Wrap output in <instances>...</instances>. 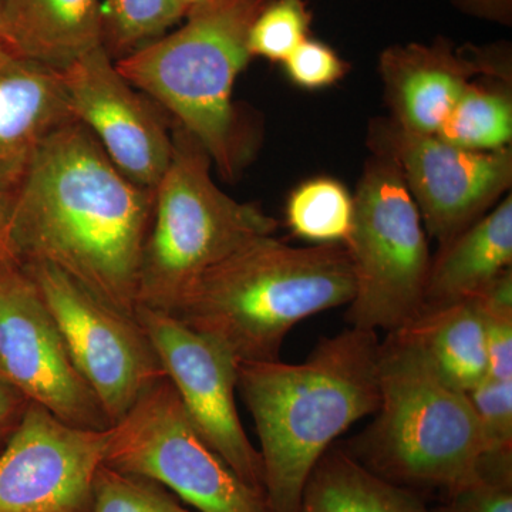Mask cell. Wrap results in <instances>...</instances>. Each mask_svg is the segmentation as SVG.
I'll return each mask as SVG.
<instances>
[{
  "label": "cell",
  "mask_w": 512,
  "mask_h": 512,
  "mask_svg": "<svg viewBox=\"0 0 512 512\" xmlns=\"http://www.w3.org/2000/svg\"><path fill=\"white\" fill-rule=\"evenodd\" d=\"M154 191L121 173L77 120L56 130L10 198L9 251L16 264L55 266L137 319L138 271Z\"/></svg>",
  "instance_id": "obj_1"
},
{
  "label": "cell",
  "mask_w": 512,
  "mask_h": 512,
  "mask_svg": "<svg viewBox=\"0 0 512 512\" xmlns=\"http://www.w3.org/2000/svg\"><path fill=\"white\" fill-rule=\"evenodd\" d=\"M380 342L350 328L320 340L299 365L238 363L237 390L261 443L272 512H299L306 483L333 441L379 407Z\"/></svg>",
  "instance_id": "obj_2"
},
{
  "label": "cell",
  "mask_w": 512,
  "mask_h": 512,
  "mask_svg": "<svg viewBox=\"0 0 512 512\" xmlns=\"http://www.w3.org/2000/svg\"><path fill=\"white\" fill-rule=\"evenodd\" d=\"M355 276L345 245L296 248L256 238L212 266L173 313L241 362L279 360L299 322L349 305Z\"/></svg>",
  "instance_id": "obj_3"
},
{
  "label": "cell",
  "mask_w": 512,
  "mask_h": 512,
  "mask_svg": "<svg viewBox=\"0 0 512 512\" xmlns=\"http://www.w3.org/2000/svg\"><path fill=\"white\" fill-rule=\"evenodd\" d=\"M269 0H202L180 29L114 60L128 83L171 114L228 180L242 161L235 82L247 66L248 39Z\"/></svg>",
  "instance_id": "obj_4"
},
{
  "label": "cell",
  "mask_w": 512,
  "mask_h": 512,
  "mask_svg": "<svg viewBox=\"0 0 512 512\" xmlns=\"http://www.w3.org/2000/svg\"><path fill=\"white\" fill-rule=\"evenodd\" d=\"M376 419L349 453L400 487L446 493L477 477L481 439L467 393L441 379L419 346L399 330L380 343Z\"/></svg>",
  "instance_id": "obj_5"
},
{
  "label": "cell",
  "mask_w": 512,
  "mask_h": 512,
  "mask_svg": "<svg viewBox=\"0 0 512 512\" xmlns=\"http://www.w3.org/2000/svg\"><path fill=\"white\" fill-rule=\"evenodd\" d=\"M173 158L154 190L153 217L140 271L138 309L173 313L212 266L278 222L256 205L229 197L211 177L201 144L175 124Z\"/></svg>",
  "instance_id": "obj_6"
},
{
  "label": "cell",
  "mask_w": 512,
  "mask_h": 512,
  "mask_svg": "<svg viewBox=\"0 0 512 512\" xmlns=\"http://www.w3.org/2000/svg\"><path fill=\"white\" fill-rule=\"evenodd\" d=\"M348 251L355 295L350 328L394 332L423 311L430 271L429 244L399 165L376 146L353 197Z\"/></svg>",
  "instance_id": "obj_7"
},
{
  "label": "cell",
  "mask_w": 512,
  "mask_h": 512,
  "mask_svg": "<svg viewBox=\"0 0 512 512\" xmlns=\"http://www.w3.org/2000/svg\"><path fill=\"white\" fill-rule=\"evenodd\" d=\"M104 466L164 485L198 512H272L202 437L167 376L110 427Z\"/></svg>",
  "instance_id": "obj_8"
},
{
  "label": "cell",
  "mask_w": 512,
  "mask_h": 512,
  "mask_svg": "<svg viewBox=\"0 0 512 512\" xmlns=\"http://www.w3.org/2000/svg\"><path fill=\"white\" fill-rule=\"evenodd\" d=\"M19 266L113 426L141 394L167 376L146 332L137 319L110 308L55 266L43 262Z\"/></svg>",
  "instance_id": "obj_9"
},
{
  "label": "cell",
  "mask_w": 512,
  "mask_h": 512,
  "mask_svg": "<svg viewBox=\"0 0 512 512\" xmlns=\"http://www.w3.org/2000/svg\"><path fill=\"white\" fill-rule=\"evenodd\" d=\"M0 373L63 423L109 430L103 407L74 365L62 333L20 266L0 268Z\"/></svg>",
  "instance_id": "obj_10"
},
{
  "label": "cell",
  "mask_w": 512,
  "mask_h": 512,
  "mask_svg": "<svg viewBox=\"0 0 512 512\" xmlns=\"http://www.w3.org/2000/svg\"><path fill=\"white\" fill-rule=\"evenodd\" d=\"M137 320L202 437L245 484L265 495L261 454L235 403L237 359L168 313L138 309Z\"/></svg>",
  "instance_id": "obj_11"
},
{
  "label": "cell",
  "mask_w": 512,
  "mask_h": 512,
  "mask_svg": "<svg viewBox=\"0 0 512 512\" xmlns=\"http://www.w3.org/2000/svg\"><path fill=\"white\" fill-rule=\"evenodd\" d=\"M376 146L399 165L421 221L440 247L484 217L511 187L510 148L464 150L393 120L380 126Z\"/></svg>",
  "instance_id": "obj_12"
},
{
  "label": "cell",
  "mask_w": 512,
  "mask_h": 512,
  "mask_svg": "<svg viewBox=\"0 0 512 512\" xmlns=\"http://www.w3.org/2000/svg\"><path fill=\"white\" fill-rule=\"evenodd\" d=\"M110 429H77L29 403L0 454V512H92Z\"/></svg>",
  "instance_id": "obj_13"
},
{
  "label": "cell",
  "mask_w": 512,
  "mask_h": 512,
  "mask_svg": "<svg viewBox=\"0 0 512 512\" xmlns=\"http://www.w3.org/2000/svg\"><path fill=\"white\" fill-rule=\"evenodd\" d=\"M57 72L74 119L121 173L156 190L173 158V134L146 94L121 76L104 46Z\"/></svg>",
  "instance_id": "obj_14"
},
{
  "label": "cell",
  "mask_w": 512,
  "mask_h": 512,
  "mask_svg": "<svg viewBox=\"0 0 512 512\" xmlns=\"http://www.w3.org/2000/svg\"><path fill=\"white\" fill-rule=\"evenodd\" d=\"M72 120L59 72L0 43V191L12 198L42 144Z\"/></svg>",
  "instance_id": "obj_15"
},
{
  "label": "cell",
  "mask_w": 512,
  "mask_h": 512,
  "mask_svg": "<svg viewBox=\"0 0 512 512\" xmlns=\"http://www.w3.org/2000/svg\"><path fill=\"white\" fill-rule=\"evenodd\" d=\"M485 67L461 56L443 39L431 45L389 47L380 57V72L393 121L414 133L433 136L471 77Z\"/></svg>",
  "instance_id": "obj_16"
},
{
  "label": "cell",
  "mask_w": 512,
  "mask_h": 512,
  "mask_svg": "<svg viewBox=\"0 0 512 512\" xmlns=\"http://www.w3.org/2000/svg\"><path fill=\"white\" fill-rule=\"evenodd\" d=\"M5 43L50 69L103 46L101 0H0Z\"/></svg>",
  "instance_id": "obj_17"
},
{
  "label": "cell",
  "mask_w": 512,
  "mask_h": 512,
  "mask_svg": "<svg viewBox=\"0 0 512 512\" xmlns=\"http://www.w3.org/2000/svg\"><path fill=\"white\" fill-rule=\"evenodd\" d=\"M512 262V197L440 247L431 261L424 309L476 298Z\"/></svg>",
  "instance_id": "obj_18"
},
{
  "label": "cell",
  "mask_w": 512,
  "mask_h": 512,
  "mask_svg": "<svg viewBox=\"0 0 512 512\" xmlns=\"http://www.w3.org/2000/svg\"><path fill=\"white\" fill-rule=\"evenodd\" d=\"M399 332L419 346L454 389L470 393L488 377L484 315L476 298L424 309Z\"/></svg>",
  "instance_id": "obj_19"
},
{
  "label": "cell",
  "mask_w": 512,
  "mask_h": 512,
  "mask_svg": "<svg viewBox=\"0 0 512 512\" xmlns=\"http://www.w3.org/2000/svg\"><path fill=\"white\" fill-rule=\"evenodd\" d=\"M299 512H436L400 485L363 466L348 450L329 448L312 471Z\"/></svg>",
  "instance_id": "obj_20"
},
{
  "label": "cell",
  "mask_w": 512,
  "mask_h": 512,
  "mask_svg": "<svg viewBox=\"0 0 512 512\" xmlns=\"http://www.w3.org/2000/svg\"><path fill=\"white\" fill-rule=\"evenodd\" d=\"M434 136L470 151L507 148L512 138L511 99L470 83Z\"/></svg>",
  "instance_id": "obj_21"
},
{
  "label": "cell",
  "mask_w": 512,
  "mask_h": 512,
  "mask_svg": "<svg viewBox=\"0 0 512 512\" xmlns=\"http://www.w3.org/2000/svg\"><path fill=\"white\" fill-rule=\"evenodd\" d=\"M353 197L339 181L315 178L292 192L286 221L293 234L316 245H345L353 224Z\"/></svg>",
  "instance_id": "obj_22"
},
{
  "label": "cell",
  "mask_w": 512,
  "mask_h": 512,
  "mask_svg": "<svg viewBox=\"0 0 512 512\" xmlns=\"http://www.w3.org/2000/svg\"><path fill=\"white\" fill-rule=\"evenodd\" d=\"M187 10L180 0H101L104 49L120 59L163 36Z\"/></svg>",
  "instance_id": "obj_23"
},
{
  "label": "cell",
  "mask_w": 512,
  "mask_h": 512,
  "mask_svg": "<svg viewBox=\"0 0 512 512\" xmlns=\"http://www.w3.org/2000/svg\"><path fill=\"white\" fill-rule=\"evenodd\" d=\"M312 13L306 0H269L256 16L248 47L251 56L285 62L311 32Z\"/></svg>",
  "instance_id": "obj_24"
},
{
  "label": "cell",
  "mask_w": 512,
  "mask_h": 512,
  "mask_svg": "<svg viewBox=\"0 0 512 512\" xmlns=\"http://www.w3.org/2000/svg\"><path fill=\"white\" fill-rule=\"evenodd\" d=\"M92 512H191L160 484L107 466L97 470Z\"/></svg>",
  "instance_id": "obj_25"
},
{
  "label": "cell",
  "mask_w": 512,
  "mask_h": 512,
  "mask_svg": "<svg viewBox=\"0 0 512 512\" xmlns=\"http://www.w3.org/2000/svg\"><path fill=\"white\" fill-rule=\"evenodd\" d=\"M467 394L480 430V461H512V380L485 377Z\"/></svg>",
  "instance_id": "obj_26"
},
{
  "label": "cell",
  "mask_w": 512,
  "mask_h": 512,
  "mask_svg": "<svg viewBox=\"0 0 512 512\" xmlns=\"http://www.w3.org/2000/svg\"><path fill=\"white\" fill-rule=\"evenodd\" d=\"M487 338L488 377L512 380V271L505 269L476 296Z\"/></svg>",
  "instance_id": "obj_27"
},
{
  "label": "cell",
  "mask_w": 512,
  "mask_h": 512,
  "mask_svg": "<svg viewBox=\"0 0 512 512\" xmlns=\"http://www.w3.org/2000/svg\"><path fill=\"white\" fill-rule=\"evenodd\" d=\"M284 66L293 83L309 90L332 86L348 72V64L332 47L311 37L286 57Z\"/></svg>",
  "instance_id": "obj_28"
},
{
  "label": "cell",
  "mask_w": 512,
  "mask_h": 512,
  "mask_svg": "<svg viewBox=\"0 0 512 512\" xmlns=\"http://www.w3.org/2000/svg\"><path fill=\"white\" fill-rule=\"evenodd\" d=\"M447 495L436 512H512V473L478 470L474 480Z\"/></svg>",
  "instance_id": "obj_29"
},
{
  "label": "cell",
  "mask_w": 512,
  "mask_h": 512,
  "mask_svg": "<svg viewBox=\"0 0 512 512\" xmlns=\"http://www.w3.org/2000/svg\"><path fill=\"white\" fill-rule=\"evenodd\" d=\"M29 403L25 394L0 373V454L22 423Z\"/></svg>",
  "instance_id": "obj_30"
},
{
  "label": "cell",
  "mask_w": 512,
  "mask_h": 512,
  "mask_svg": "<svg viewBox=\"0 0 512 512\" xmlns=\"http://www.w3.org/2000/svg\"><path fill=\"white\" fill-rule=\"evenodd\" d=\"M471 12L495 20H510L512 0H457Z\"/></svg>",
  "instance_id": "obj_31"
},
{
  "label": "cell",
  "mask_w": 512,
  "mask_h": 512,
  "mask_svg": "<svg viewBox=\"0 0 512 512\" xmlns=\"http://www.w3.org/2000/svg\"><path fill=\"white\" fill-rule=\"evenodd\" d=\"M10 197L0 191V268L8 266H19L9 251L8 244V218H9Z\"/></svg>",
  "instance_id": "obj_32"
},
{
  "label": "cell",
  "mask_w": 512,
  "mask_h": 512,
  "mask_svg": "<svg viewBox=\"0 0 512 512\" xmlns=\"http://www.w3.org/2000/svg\"><path fill=\"white\" fill-rule=\"evenodd\" d=\"M181 3L185 6V8L190 9L191 6L197 5V3L202 2V0H180Z\"/></svg>",
  "instance_id": "obj_33"
},
{
  "label": "cell",
  "mask_w": 512,
  "mask_h": 512,
  "mask_svg": "<svg viewBox=\"0 0 512 512\" xmlns=\"http://www.w3.org/2000/svg\"><path fill=\"white\" fill-rule=\"evenodd\" d=\"M0 43H5V36H3L2 12H0Z\"/></svg>",
  "instance_id": "obj_34"
}]
</instances>
